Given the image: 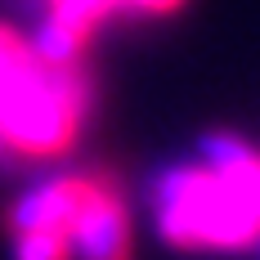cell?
Returning a JSON list of instances; mask_svg holds the SVG:
<instances>
[{
  "label": "cell",
  "instance_id": "cell-1",
  "mask_svg": "<svg viewBox=\"0 0 260 260\" xmlns=\"http://www.w3.org/2000/svg\"><path fill=\"white\" fill-rule=\"evenodd\" d=\"M157 229L175 247H247L260 238V153L234 171L175 166L153 188Z\"/></svg>",
  "mask_w": 260,
  "mask_h": 260
},
{
  "label": "cell",
  "instance_id": "cell-2",
  "mask_svg": "<svg viewBox=\"0 0 260 260\" xmlns=\"http://www.w3.org/2000/svg\"><path fill=\"white\" fill-rule=\"evenodd\" d=\"M90 104V77L77 68H41L36 77L0 99V144L27 157L63 153L81 130Z\"/></svg>",
  "mask_w": 260,
  "mask_h": 260
},
{
  "label": "cell",
  "instance_id": "cell-3",
  "mask_svg": "<svg viewBox=\"0 0 260 260\" xmlns=\"http://www.w3.org/2000/svg\"><path fill=\"white\" fill-rule=\"evenodd\" d=\"M68 247L72 260H130V215L117 188L99 184L90 193V202L68 224Z\"/></svg>",
  "mask_w": 260,
  "mask_h": 260
},
{
  "label": "cell",
  "instance_id": "cell-4",
  "mask_svg": "<svg viewBox=\"0 0 260 260\" xmlns=\"http://www.w3.org/2000/svg\"><path fill=\"white\" fill-rule=\"evenodd\" d=\"M99 188V180L90 175H58V180H45L36 188H27L23 198H14L9 211H5V224L9 234H27V229H63L77 220V211L90 202V193Z\"/></svg>",
  "mask_w": 260,
  "mask_h": 260
},
{
  "label": "cell",
  "instance_id": "cell-5",
  "mask_svg": "<svg viewBox=\"0 0 260 260\" xmlns=\"http://www.w3.org/2000/svg\"><path fill=\"white\" fill-rule=\"evenodd\" d=\"M94 23L68 9V5H54L50 14L36 23V31L27 36V50L41 68H77L81 54H85V41H90Z\"/></svg>",
  "mask_w": 260,
  "mask_h": 260
},
{
  "label": "cell",
  "instance_id": "cell-6",
  "mask_svg": "<svg viewBox=\"0 0 260 260\" xmlns=\"http://www.w3.org/2000/svg\"><path fill=\"white\" fill-rule=\"evenodd\" d=\"M36 72H41V63L31 58L27 41L18 36V31L0 27V99H5V94H14L18 85H27Z\"/></svg>",
  "mask_w": 260,
  "mask_h": 260
},
{
  "label": "cell",
  "instance_id": "cell-7",
  "mask_svg": "<svg viewBox=\"0 0 260 260\" xmlns=\"http://www.w3.org/2000/svg\"><path fill=\"white\" fill-rule=\"evenodd\" d=\"M251 157H256V148H251L242 135L215 130V135L202 139V166H207V171H234V166L251 161Z\"/></svg>",
  "mask_w": 260,
  "mask_h": 260
},
{
  "label": "cell",
  "instance_id": "cell-8",
  "mask_svg": "<svg viewBox=\"0 0 260 260\" xmlns=\"http://www.w3.org/2000/svg\"><path fill=\"white\" fill-rule=\"evenodd\" d=\"M14 260H72L63 229H27L14 234Z\"/></svg>",
  "mask_w": 260,
  "mask_h": 260
},
{
  "label": "cell",
  "instance_id": "cell-9",
  "mask_svg": "<svg viewBox=\"0 0 260 260\" xmlns=\"http://www.w3.org/2000/svg\"><path fill=\"white\" fill-rule=\"evenodd\" d=\"M54 5H68V9H77V14H85L90 23H99V18H108L121 0H54Z\"/></svg>",
  "mask_w": 260,
  "mask_h": 260
},
{
  "label": "cell",
  "instance_id": "cell-10",
  "mask_svg": "<svg viewBox=\"0 0 260 260\" xmlns=\"http://www.w3.org/2000/svg\"><path fill=\"white\" fill-rule=\"evenodd\" d=\"M121 5H135V9H144V14H171L180 0H121Z\"/></svg>",
  "mask_w": 260,
  "mask_h": 260
}]
</instances>
